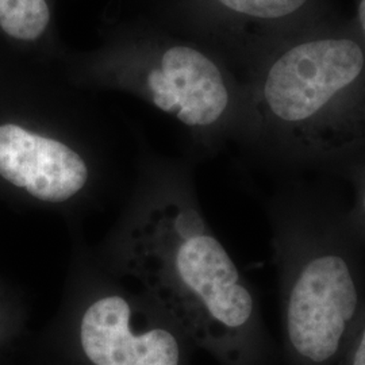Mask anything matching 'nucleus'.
<instances>
[{"mask_svg": "<svg viewBox=\"0 0 365 365\" xmlns=\"http://www.w3.org/2000/svg\"><path fill=\"white\" fill-rule=\"evenodd\" d=\"M92 252L110 274L137 283L185 336L233 356L257 339L256 289L180 170L146 173Z\"/></svg>", "mask_w": 365, "mask_h": 365, "instance_id": "f257e3e1", "label": "nucleus"}, {"mask_svg": "<svg viewBox=\"0 0 365 365\" xmlns=\"http://www.w3.org/2000/svg\"><path fill=\"white\" fill-rule=\"evenodd\" d=\"M346 210L330 190L298 182L267 202L286 339L302 363L331 361L365 314V244Z\"/></svg>", "mask_w": 365, "mask_h": 365, "instance_id": "f03ea898", "label": "nucleus"}, {"mask_svg": "<svg viewBox=\"0 0 365 365\" xmlns=\"http://www.w3.org/2000/svg\"><path fill=\"white\" fill-rule=\"evenodd\" d=\"M83 365H182L185 336L144 291L103 268L78 232L60 303Z\"/></svg>", "mask_w": 365, "mask_h": 365, "instance_id": "7ed1b4c3", "label": "nucleus"}, {"mask_svg": "<svg viewBox=\"0 0 365 365\" xmlns=\"http://www.w3.org/2000/svg\"><path fill=\"white\" fill-rule=\"evenodd\" d=\"M0 180L64 218L96 206L103 194L91 161L60 137L0 125Z\"/></svg>", "mask_w": 365, "mask_h": 365, "instance_id": "20e7f679", "label": "nucleus"}, {"mask_svg": "<svg viewBox=\"0 0 365 365\" xmlns=\"http://www.w3.org/2000/svg\"><path fill=\"white\" fill-rule=\"evenodd\" d=\"M150 99L188 129L212 130L223 123L230 95L218 66L203 53L173 46L164 53L161 69L148 76Z\"/></svg>", "mask_w": 365, "mask_h": 365, "instance_id": "39448f33", "label": "nucleus"}, {"mask_svg": "<svg viewBox=\"0 0 365 365\" xmlns=\"http://www.w3.org/2000/svg\"><path fill=\"white\" fill-rule=\"evenodd\" d=\"M49 18L45 0H0V27L14 38H38Z\"/></svg>", "mask_w": 365, "mask_h": 365, "instance_id": "423d86ee", "label": "nucleus"}, {"mask_svg": "<svg viewBox=\"0 0 365 365\" xmlns=\"http://www.w3.org/2000/svg\"><path fill=\"white\" fill-rule=\"evenodd\" d=\"M235 13L261 19H279L298 11L307 0H218Z\"/></svg>", "mask_w": 365, "mask_h": 365, "instance_id": "0eeeda50", "label": "nucleus"}, {"mask_svg": "<svg viewBox=\"0 0 365 365\" xmlns=\"http://www.w3.org/2000/svg\"><path fill=\"white\" fill-rule=\"evenodd\" d=\"M353 346L348 365H365V314L352 334Z\"/></svg>", "mask_w": 365, "mask_h": 365, "instance_id": "6e6552de", "label": "nucleus"}, {"mask_svg": "<svg viewBox=\"0 0 365 365\" xmlns=\"http://www.w3.org/2000/svg\"><path fill=\"white\" fill-rule=\"evenodd\" d=\"M359 21L365 36V0H361L359 4Z\"/></svg>", "mask_w": 365, "mask_h": 365, "instance_id": "1a4fd4ad", "label": "nucleus"}]
</instances>
